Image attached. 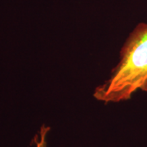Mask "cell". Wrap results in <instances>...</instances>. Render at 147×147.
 <instances>
[{
    "instance_id": "cell-1",
    "label": "cell",
    "mask_w": 147,
    "mask_h": 147,
    "mask_svg": "<svg viewBox=\"0 0 147 147\" xmlns=\"http://www.w3.org/2000/svg\"><path fill=\"white\" fill-rule=\"evenodd\" d=\"M138 91L147 92L146 23H140L130 34L110 78L95 89L93 96L101 102L118 103Z\"/></svg>"
},
{
    "instance_id": "cell-2",
    "label": "cell",
    "mask_w": 147,
    "mask_h": 147,
    "mask_svg": "<svg viewBox=\"0 0 147 147\" xmlns=\"http://www.w3.org/2000/svg\"><path fill=\"white\" fill-rule=\"evenodd\" d=\"M48 127H42L38 137L36 139V147H46V137H47Z\"/></svg>"
}]
</instances>
